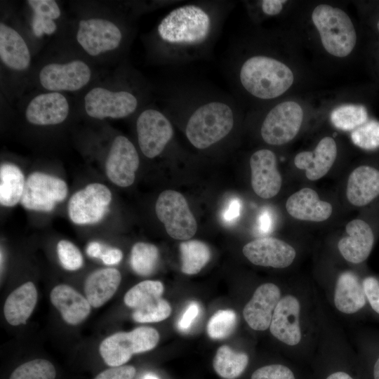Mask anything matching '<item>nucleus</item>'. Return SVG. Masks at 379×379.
Masks as SVG:
<instances>
[{
    "mask_svg": "<svg viewBox=\"0 0 379 379\" xmlns=\"http://www.w3.org/2000/svg\"><path fill=\"white\" fill-rule=\"evenodd\" d=\"M232 5L230 1H195L171 9L153 34L152 49L158 61L179 65L209 56Z\"/></svg>",
    "mask_w": 379,
    "mask_h": 379,
    "instance_id": "obj_1",
    "label": "nucleus"
},
{
    "mask_svg": "<svg viewBox=\"0 0 379 379\" xmlns=\"http://www.w3.org/2000/svg\"><path fill=\"white\" fill-rule=\"evenodd\" d=\"M161 109L171 121L183 126L187 140L196 149L211 148L227 138L237 123V107L229 94L204 84L171 85Z\"/></svg>",
    "mask_w": 379,
    "mask_h": 379,
    "instance_id": "obj_2",
    "label": "nucleus"
},
{
    "mask_svg": "<svg viewBox=\"0 0 379 379\" xmlns=\"http://www.w3.org/2000/svg\"><path fill=\"white\" fill-rule=\"evenodd\" d=\"M233 72L239 86L260 100L279 97L291 86L294 80L291 69L286 64L262 54L245 58Z\"/></svg>",
    "mask_w": 379,
    "mask_h": 379,
    "instance_id": "obj_3",
    "label": "nucleus"
},
{
    "mask_svg": "<svg viewBox=\"0 0 379 379\" xmlns=\"http://www.w3.org/2000/svg\"><path fill=\"white\" fill-rule=\"evenodd\" d=\"M322 45L330 54L343 58L354 49L357 34L348 15L339 8L327 4L315 7L312 14Z\"/></svg>",
    "mask_w": 379,
    "mask_h": 379,
    "instance_id": "obj_4",
    "label": "nucleus"
},
{
    "mask_svg": "<svg viewBox=\"0 0 379 379\" xmlns=\"http://www.w3.org/2000/svg\"><path fill=\"white\" fill-rule=\"evenodd\" d=\"M159 334L152 327L142 326L130 332H118L106 338L100 345L99 352L111 367L122 366L134 354L151 350L157 345Z\"/></svg>",
    "mask_w": 379,
    "mask_h": 379,
    "instance_id": "obj_5",
    "label": "nucleus"
},
{
    "mask_svg": "<svg viewBox=\"0 0 379 379\" xmlns=\"http://www.w3.org/2000/svg\"><path fill=\"white\" fill-rule=\"evenodd\" d=\"M138 143L142 154L148 159L161 155L174 138L173 124L160 109H142L135 121Z\"/></svg>",
    "mask_w": 379,
    "mask_h": 379,
    "instance_id": "obj_6",
    "label": "nucleus"
},
{
    "mask_svg": "<svg viewBox=\"0 0 379 379\" xmlns=\"http://www.w3.org/2000/svg\"><path fill=\"white\" fill-rule=\"evenodd\" d=\"M139 106L138 93L131 89L112 91L95 87L84 97L86 114L96 119L126 118L135 114Z\"/></svg>",
    "mask_w": 379,
    "mask_h": 379,
    "instance_id": "obj_7",
    "label": "nucleus"
},
{
    "mask_svg": "<svg viewBox=\"0 0 379 379\" xmlns=\"http://www.w3.org/2000/svg\"><path fill=\"white\" fill-rule=\"evenodd\" d=\"M155 212L171 237L187 240L195 234L197 220L181 193L172 190L163 191L156 201Z\"/></svg>",
    "mask_w": 379,
    "mask_h": 379,
    "instance_id": "obj_8",
    "label": "nucleus"
},
{
    "mask_svg": "<svg viewBox=\"0 0 379 379\" xmlns=\"http://www.w3.org/2000/svg\"><path fill=\"white\" fill-rule=\"evenodd\" d=\"M303 119L301 106L293 101L280 102L270 109L260 126V135L270 145H282L299 132Z\"/></svg>",
    "mask_w": 379,
    "mask_h": 379,
    "instance_id": "obj_9",
    "label": "nucleus"
},
{
    "mask_svg": "<svg viewBox=\"0 0 379 379\" xmlns=\"http://www.w3.org/2000/svg\"><path fill=\"white\" fill-rule=\"evenodd\" d=\"M112 193L105 185L94 182L75 192L68 202L69 219L76 225L100 222L109 211Z\"/></svg>",
    "mask_w": 379,
    "mask_h": 379,
    "instance_id": "obj_10",
    "label": "nucleus"
},
{
    "mask_svg": "<svg viewBox=\"0 0 379 379\" xmlns=\"http://www.w3.org/2000/svg\"><path fill=\"white\" fill-rule=\"evenodd\" d=\"M68 193L67 183L62 179L41 172H34L26 179L20 204L26 209L51 212Z\"/></svg>",
    "mask_w": 379,
    "mask_h": 379,
    "instance_id": "obj_11",
    "label": "nucleus"
},
{
    "mask_svg": "<svg viewBox=\"0 0 379 379\" xmlns=\"http://www.w3.org/2000/svg\"><path fill=\"white\" fill-rule=\"evenodd\" d=\"M76 38L86 53L96 56L118 48L124 34L121 29L113 22L93 18L79 22Z\"/></svg>",
    "mask_w": 379,
    "mask_h": 379,
    "instance_id": "obj_12",
    "label": "nucleus"
},
{
    "mask_svg": "<svg viewBox=\"0 0 379 379\" xmlns=\"http://www.w3.org/2000/svg\"><path fill=\"white\" fill-rule=\"evenodd\" d=\"M91 78L89 66L82 60L50 63L42 67L39 79L42 87L51 92L76 91Z\"/></svg>",
    "mask_w": 379,
    "mask_h": 379,
    "instance_id": "obj_13",
    "label": "nucleus"
},
{
    "mask_svg": "<svg viewBox=\"0 0 379 379\" xmlns=\"http://www.w3.org/2000/svg\"><path fill=\"white\" fill-rule=\"evenodd\" d=\"M139 164V154L133 142L126 136H116L105 162L109 180L119 187H129L134 182Z\"/></svg>",
    "mask_w": 379,
    "mask_h": 379,
    "instance_id": "obj_14",
    "label": "nucleus"
},
{
    "mask_svg": "<svg viewBox=\"0 0 379 379\" xmlns=\"http://www.w3.org/2000/svg\"><path fill=\"white\" fill-rule=\"evenodd\" d=\"M253 190L260 198L270 199L281 190L282 178L275 154L268 149L253 152L249 160Z\"/></svg>",
    "mask_w": 379,
    "mask_h": 379,
    "instance_id": "obj_15",
    "label": "nucleus"
},
{
    "mask_svg": "<svg viewBox=\"0 0 379 379\" xmlns=\"http://www.w3.org/2000/svg\"><path fill=\"white\" fill-rule=\"evenodd\" d=\"M242 252L255 265L278 269L291 265L296 256V251L291 245L274 237L251 241L244 245Z\"/></svg>",
    "mask_w": 379,
    "mask_h": 379,
    "instance_id": "obj_16",
    "label": "nucleus"
},
{
    "mask_svg": "<svg viewBox=\"0 0 379 379\" xmlns=\"http://www.w3.org/2000/svg\"><path fill=\"white\" fill-rule=\"evenodd\" d=\"M300 312V303L295 296L282 297L275 307L270 326L272 335L286 345H297L302 338Z\"/></svg>",
    "mask_w": 379,
    "mask_h": 379,
    "instance_id": "obj_17",
    "label": "nucleus"
},
{
    "mask_svg": "<svg viewBox=\"0 0 379 379\" xmlns=\"http://www.w3.org/2000/svg\"><path fill=\"white\" fill-rule=\"evenodd\" d=\"M281 298V290L276 284L266 283L259 286L243 310L248 325L255 331L270 328L274 311Z\"/></svg>",
    "mask_w": 379,
    "mask_h": 379,
    "instance_id": "obj_18",
    "label": "nucleus"
},
{
    "mask_svg": "<svg viewBox=\"0 0 379 379\" xmlns=\"http://www.w3.org/2000/svg\"><path fill=\"white\" fill-rule=\"evenodd\" d=\"M346 235L338 243V248L345 260L359 264L369 256L375 241L371 227L364 220L354 219L345 227Z\"/></svg>",
    "mask_w": 379,
    "mask_h": 379,
    "instance_id": "obj_19",
    "label": "nucleus"
},
{
    "mask_svg": "<svg viewBox=\"0 0 379 379\" xmlns=\"http://www.w3.org/2000/svg\"><path fill=\"white\" fill-rule=\"evenodd\" d=\"M69 112L67 98L59 92H49L35 96L29 102L25 117L34 125H56L67 119Z\"/></svg>",
    "mask_w": 379,
    "mask_h": 379,
    "instance_id": "obj_20",
    "label": "nucleus"
},
{
    "mask_svg": "<svg viewBox=\"0 0 379 379\" xmlns=\"http://www.w3.org/2000/svg\"><path fill=\"white\" fill-rule=\"evenodd\" d=\"M337 157V145L331 137L323 138L315 149L297 154L294 164L304 170L306 178L312 181L323 178L330 171Z\"/></svg>",
    "mask_w": 379,
    "mask_h": 379,
    "instance_id": "obj_21",
    "label": "nucleus"
},
{
    "mask_svg": "<svg viewBox=\"0 0 379 379\" xmlns=\"http://www.w3.org/2000/svg\"><path fill=\"white\" fill-rule=\"evenodd\" d=\"M286 208L293 218L311 222L325 221L333 212L332 205L321 200L317 192L309 187L291 194L286 200Z\"/></svg>",
    "mask_w": 379,
    "mask_h": 379,
    "instance_id": "obj_22",
    "label": "nucleus"
},
{
    "mask_svg": "<svg viewBox=\"0 0 379 379\" xmlns=\"http://www.w3.org/2000/svg\"><path fill=\"white\" fill-rule=\"evenodd\" d=\"M346 196L348 201L357 207L375 200L379 197V170L367 165L354 168L348 178Z\"/></svg>",
    "mask_w": 379,
    "mask_h": 379,
    "instance_id": "obj_23",
    "label": "nucleus"
},
{
    "mask_svg": "<svg viewBox=\"0 0 379 379\" xmlns=\"http://www.w3.org/2000/svg\"><path fill=\"white\" fill-rule=\"evenodd\" d=\"M50 298L64 321L70 325L81 323L91 312V305L86 298L67 284L55 286Z\"/></svg>",
    "mask_w": 379,
    "mask_h": 379,
    "instance_id": "obj_24",
    "label": "nucleus"
},
{
    "mask_svg": "<svg viewBox=\"0 0 379 379\" xmlns=\"http://www.w3.org/2000/svg\"><path fill=\"white\" fill-rule=\"evenodd\" d=\"M0 59L16 71L27 69L31 62L28 46L22 36L4 22L0 23Z\"/></svg>",
    "mask_w": 379,
    "mask_h": 379,
    "instance_id": "obj_25",
    "label": "nucleus"
},
{
    "mask_svg": "<svg viewBox=\"0 0 379 379\" xmlns=\"http://www.w3.org/2000/svg\"><path fill=\"white\" fill-rule=\"evenodd\" d=\"M121 281V273L115 268L100 269L89 274L84 293L91 307L98 308L105 304L116 293Z\"/></svg>",
    "mask_w": 379,
    "mask_h": 379,
    "instance_id": "obj_26",
    "label": "nucleus"
},
{
    "mask_svg": "<svg viewBox=\"0 0 379 379\" xmlns=\"http://www.w3.org/2000/svg\"><path fill=\"white\" fill-rule=\"evenodd\" d=\"M37 301V291L32 281H27L15 288L7 297L4 306V317L8 324L18 326L25 324L32 314Z\"/></svg>",
    "mask_w": 379,
    "mask_h": 379,
    "instance_id": "obj_27",
    "label": "nucleus"
},
{
    "mask_svg": "<svg viewBox=\"0 0 379 379\" xmlns=\"http://www.w3.org/2000/svg\"><path fill=\"white\" fill-rule=\"evenodd\" d=\"M333 300L336 309L344 314H354L364 307L366 295L355 274L347 271L340 274L335 287Z\"/></svg>",
    "mask_w": 379,
    "mask_h": 379,
    "instance_id": "obj_28",
    "label": "nucleus"
},
{
    "mask_svg": "<svg viewBox=\"0 0 379 379\" xmlns=\"http://www.w3.org/2000/svg\"><path fill=\"white\" fill-rule=\"evenodd\" d=\"M26 180L20 168L11 163L0 167V203L5 207L15 206L20 201Z\"/></svg>",
    "mask_w": 379,
    "mask_h": 379,
    "instance_id": "obj_29",
    "label": "nucleus"
},
{
    "mask_svg": "<svg viewBox=\"0 0 379 379\" xmlns=\"http://www.w3.org/2000/svg\"><path fill=\"white\" fill-rule=\"evenodd\" d=\"M27 3L34 12L32 29L34 34L41 37L56 31L55 20L60 16V10L54 0H29Z\"/></svg>",
    "mask_w": 379,
    "mask_h": 379,
    "instance_id": "obj_30",
    "label": "nucleus"
},
{
    "mask_svg": "<svg viewBox=\"0 0 379 379\" xmlns=\"http://www.w3.org/2000/svg\"><path fill=\"white\" fill-rule=\"evenodd\" d=\"M248 357L244 352H237L227 345L218 348L213 360L215 373L224 379H236L245 371Z\"/></svg>",
    "mask_w": 379,
    "mask_h": 379,
    "instance_id": "obj_31",
    "label": "nucleus"
},
{
    "mask_svg": "<svg viewBox=\"0 0 379 379\" xmlns=\"http://www.w3.org/2000/svg\"><path fill=\"white\" fill-rule=\"evenodd\" d=\"M181 271L186 274H196L209 261L211 253L206 244L199 240H188L180 244Z\"/></svg>",
    "mask_w": 379,
    "mask_h": 379,
    "instance_id": "obj_32",
    "label": "nucleus"
},
{
    "mask_svg": "<svg viewBox=\"0 0 379 379\" xmlns=\"http://www.w3.org/2000/svg\"><path fill=\"white\" fill-rule=\"evenodd\" d=\"M159 253L154 244L135 243L131 249V266L140 276H149L154 272L159 260Z\"/></svg>",
    "mask_w": 379,
    "mask_h": 379,
    "instance_id": "obj_33",
    "label": "nucleus"
},
{
    "mask_svg": "<svg viewBox=\"0 0 379 379\" xmlns=\"http://www.w3.org/2000/svg\"><path fill=\"white\" fill-rule=\"evenodd\" d=\"M330 118L336 128L353 131L368 121V113L363 105H343L334 109Z\"/></svg>",
    "mask_w": 379,
    "mask_h": 379,
    "instance_id": "obj_34",
    "label": "nucleus"
},
{
    "mask_svg": "<svg viewBox=\"0 0 379 379\" xmlns=\"http://www.w3.org/2000/svg\"><path fill=\"white\" fill-rule=\"evenodd\" d=\"M164 286L159 281L146 280L138 283L129 289L124 295L126 306L137 309L145 304L161 298Z\"/></svg>",
    "mask_w": 379,
    "mask_h": 379,
    "instance_id": "obj_35",
    "label": "nucleus"
},
{
    "mask_svg": "<svg viewBox=\"0 0 379 379\" xmlns=\"http://www.w3.org/2000/svg\"><path fill=\"white\" fill-rule=\"evenodd\" d=\"M55 368L51 362L36 359L17 367L9 379H55Z\"/></svg>",
    "mask_w": 379,
    "mask_h": 379,
    "instance_id": "obj_36",
    "label": "nucleus"
},
{
    "mask_svg": "<svg viewBox=\"0 0 379 379\" xmlns=\"http://www.w3.org/2000/svg\"><path fill=\"white\" fill-rule=\"evenodd\" d=\"M171 313L169 303L161 298L153 300L135 309L132 317L139 323L159 322L167 319Z\"/></svg>",
    "mask_w": 379,
    "mask_h": 379,
    "instance_id": "obj_37",
    "label": "nucleus"
},
{
    "mask_svg": "<svg viewBox=\"0 0 379 379\" xmlns=\"http://www.w3.org/2000/svg\"><path fill=\"white\" fill-rule=\"evenodd\" d=\"M237 322V316L232 310H220L209 319L207 333L215 340L223 339L233 331Z\"/></svg>",
    "mask_w": 379,
    "mask_h": 379,
    "instance_id": "obj_38",
    "label": "nucleus"
},
{
    "mask_svg": "<svg viewBox=\"0 0 379 379\" xmlns=\"http://www.w3.org/2000/svg\"><path fill=\"white\" fill-rule=\"evenodd\" d=\"M352 142L360 148L372 150L379 147V121H367L352 131Z\"/></svg>",
    "mask_w": 379,
    "mask_h": 379,
    "instance_id": "obj_39",
    "label": "nucleus"
},
{
    "mask_svg": "<svg viewBox=\"0 0 379 379\" xmlns=\"http://www.w3.org/2000/svg\"><path fill=\"white\" fill-rule=\"evenodd\" d=\"M57 253L60 264L67 270H78L83 266L82 254L69 241L60 240L57 245Z\"/></svg>",
    "mask_w": 379,
    "mask_h": 379,
    "instance_id": "obj_40",
    "label": "nucleus"
},
{
    "mask_svg": "<svg viewBox=\"0 0 379 379\" xmlns=\"http://www.w3.org/2000/svg\"><path fill=\"white\" fill-rule=\"evenodd\" d=\"M251 379H295L293 371L282 364H271L255 370Z\"/></svg>",
    "mask_w": 379,
    "mask_h": 379,
    "instance_id": "obj_41",
    "label": "nucleus"
},
{
    "mask_svg": "<svg viewBox=\"0 0 379 379\" xmlns=\"http://www.w3.org/2000/svg\"><path fill=\"white\" fill-rule=\"evenodd\" d=\"M136 369L133 366L111 367L100 373L94 379H133Z\"/></svg>",
    "mask_w": 379,
    "mask_h": 379,
    "instance_id": "obj_42",
    "label": "nucleus"
},
{
    "mask_svg": "<svg viewBox=\"0 0 379 379\" xmlns=\"http://www.w3.org/2000/svg\"><path fill=\"white\" fill-rule=\"evenodd\" d=\"M366 298L372 309L379 314V281L373 277L365 278L362 282Z\"/></svg>",
    "mask_w": 379,
    "mask_h": 379,
    "instance_id": "obj_43",
    "label": "nucleus"
},
{
    "mask_svg": "<svg viewBox=\"0 0 379 379\" xmlns=\"http://www.w3.org/2000/svg\"><path fill=\"white\" fill-rule=\"evenodd\" d=\"M199 311V305L195 301L191 302L179 319L177 324L178 328L181 331L188 330L197 317Z\"/></svg>",
    "mask_w": 379,
    "mask_h": 379,
    "instance_id": "obj_44",
    "label": "nucleus"
},
{
    "mask_svg": "<svg viewBox=\"0 0 379 379\" xmlns=\"http://www.w3.org/2000/svg\"><path fill=\"white\" fill-rule=\"evenodd\" d=\"M241 203L239 199H231L226 208L223 211L222 218L225 222L232 223L234 222L240 215Z\"/></svg>",
    "mask_w": 379,
    "mask_h": 379,
    "instance_id": "obj_45",
    "label": "nucleus"
},
{
    "mask_svg": "<svg viewBox=\"0 0 379 379\" xmlns=\"http://www.w3.org/2000/svg\"><path fill=\"white\" fill-rule=\"evenodd\" d=\"M285 3H286L285 0H263L258 4L262 15L274 16L281 13Z\"/></svg>",
    "mask_w": 379,
    "mask_h": 379,
    "instance_id": "obj_46",
    "label": "nucleus"
},
{
    "mask_svg": "<svg viewBox=\"0 0 379 379\" xmlns=\"http://www.w3.org/2000/svg\"><path fill=\"white\" fill-rule=\"evenodd\" d=\"M273 227V217L271 212L267 210H263L258 218V230L262 234L270 232Z\"/></svg>",
    "mask_w": 379,
    "mask_h": 379,
    "instance_id": "obj_47",
    "label": "nucleus"
},
{
    "mask_svg": "<svg viewBox=\"0 0 379 379\" xmlns=\"http://www.w3.org/2000/svg\"><path fill=\"white\" fill-rule=\"evenodd\" d=\"M123 254L121 250L116 248L105 249L100 259L107 265L119 264L122 260Z\"/></svg>",
    "mask_w": 379,
    "mask_h": 379,
    "instance_id": "obj_48",
    "label": "nucleus"
},
{
    "mask_svg": "<svg viewBox=\"0 0 379 379\" xmlns=\"http://www.w3.org/2000/svg\"><path fill=\"white\" fill-rule=\"evenodd\" d=\"M105 249L103 246L98 241L89 243L86 248V253L89 257L100 258Z\"/></svg>",
    "mask_w": 379,
    "mask_h": 379,
    "instance_id": "obj_49",
    "label": "nucleus"
},
{
    "mask_svg": "<svg viewBox=\"0 0 379 379\" xmlns=\"http://www.w3.org/2000/svg\"><path fill=\"white\" fill-rule=\"evenodd\" d=\"M326 379H353L349 374L343 371H337L328 375Z\"/></svg>",
    "mask_w": 379,
    "mask_h": 379,
    "instance_id": "obj_50",
    "label": "nucleus"
},
{
    "mask_svg": "<svg viewBox=\"0 0 379 379\" xmlns=\"http://www.w3.org/2000/svg\"><path fill=\"white\" fill-rule=\"evenodd\" d=\"M373 377L374 379H379V357L375 363L373 368Z\"/></svg>",
    "mask_w": 379,
    "mask_h": 379,
    "instance_id": "obj_51",
    "label": "nucleus"
},
{
    "mask_svg": "<svg viewBox=\"0 0 379 379\" xmlns=\"http://www.w3.org/2000/svg\"><path fill=\"white\" fill-rule=\"evenodd\" d=\"M144 379H159V378L154 375L147 374L145 376Z\"/></svg>",
    "mask_w": 379,
    "mask_h": 379,
    "instance_id": "obj_52",
    "label": "nucleus"
},
{
    "mask_svg": "<svg viewBox=\"0 0 379 379\" xmlns=\"http://www.w3.org/2000/svg\"><path fill=\"white\" fill-rule=\"evenodd\" d=\"M377 28H378V31H379V20H378V23H377Z\"/></svg>",
    "mask_w": 379,
    "mask_h": 379,
    "instance_id": "obj_53",
    "label": "nucleus"
}]
</instances>
